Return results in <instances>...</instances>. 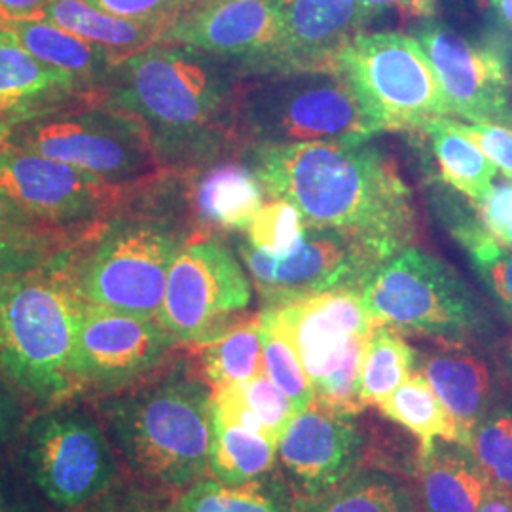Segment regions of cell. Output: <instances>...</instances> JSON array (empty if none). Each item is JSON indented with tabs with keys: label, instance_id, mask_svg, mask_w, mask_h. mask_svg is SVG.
<instances>
[{
	"label": "cell",
	"instance_id": "cell-1",
	"mask_svg": "<svg viewBox=\"0 0 512 512\" xmlns=\"http://www.w3.org/2000/svg\"><path fill=\"white\" fill-rule=\"evenodd\" d=\"M268 198L293 203L306 226L368 239L389 255L418 238L414 196L395 162L368 141L258 145L249 154Z\"/></svg>",
	"mask_w": 512,
	"mask_h": 512
},
{
	"label": "cell",
	"instance_id": "cell-2",
	"mask_svg": "<svg viewBox=\"0 0 512 512\" xmlns=\"http://www.w3.org/2000/svg\"><path fill=\"white\" fill-rule=\"evenodd\" d=\"M219 57L154 44L114 65L99 93L109 109L135 118L158 158H203L238 131L239 93Z\"/></svg>",
	"mask_w": 512,
	"mask_h": 512
},
{
	"label": "cell",
	"instance_id": "cell-3",
	"mask_svg": "<svg viewBox=\"0 0 512 512\" xmlns=\"http://www.w3.org/2000/svg\"><path fill=\"white\" fill-rule=\"evenodd\" d=\"M112 440L129 469L162 494H181L207 473L213 401L207 387L171 376L105 406Z\"/></svg>",
	"mask_w": 512,
	"mask_h": 512
},
{
	"label": "cell",
	"instance_id": "cell-4",
	"mask_svg": "<svg viewBox=\"0 0 512 512\" xmlns=\"http://www.w3.org/2000/svg\"><path fill=\"white\" fill-rule=\"evenodd\" d=\"M69 256L0 289V368L42 403L80 393L74 349L84 302L65 268Z\"/></svg>",
	"mask_w": 512,
	"mask_h": 512
},
{
	"label": "cell",
	"instance_id": "cell-5",
	"mask_svg": "<svg viewBox=\"0 0 512 512\" xmlns=\"http://www.w3.org/2000/svg\"><path fill=\"white\" fill-rule=\"evenodd\" d=\"M376 325L439 344H478L492 332L478 294L444 260L420 247L385 258L359 287Z\"/></svg>",
	"mask_w": 512,
	"mask_h": 512
},
{
	"label": "cell",
	"instance_id": "cell-6",
	"mask_svg": "<svg viewBox=\"0 0 512 512\" xmlns=\"http://www.w3.org/2000/svg\"><path fill=\"white\" fill-rule=\"evenodd\" d=\"M238 131L255 147L370 141L378 126L336 73L275 74L239 93Z\"/></svg>",
	"mask_w": 512,
	"mask_h": 512
},
{
	"label": "cell",
	"instance_id": "cell-7",
	"mask_svg": "<svg viewBox=\"0 0 512 512\" xmlns=\"http://www.w3.org/2000/svg\"><path fill=\"white\" fill-rule=\"evenodd\" d=\"M338 74L380 131H418L448 116L420 42L401 31L361 33L334 61Z\"/></svg>",
	"mask_w": 512,
	"mask_h": 512
},
{
	"label": "cell",
	"instance_id": "cell-8",
	"mask_svg": "<svg viewBox=\"0 0 512 512\" xmlns=\"http://www.w3.org/2000/svg\"><path fill=\"white\" fill-rule=\"evenodd\" d=\"M186 239L158 220H129L105 232L88 256L69 266L82 302L135 317L156 319L169 264Z\"/></svg>",
	"mask_w": 512,
	"mask_h": 512
},
{
	"label": "cell",
	"instance_id": "cell-9",
	"mask_svg": "<svg viewBox=\"0 0 512 512\" xmlns=\"http://www.w3.org/2000/svg\"><path fill=\"white\" fill-rule=\"evenodd\" d=\"M4 145L73 165L118 186L145 177L160 160L147 129L105 105L59 110L18 129Z\"/></svg>",
	"mask_w": 512,
	"mask_h": 512
},
{
	"label": "cell",
	"instance_id": "cell-10",
	"mask_svg": "<svg viewBox=\"0 0 512 512\" xmlns=\"http://www.w3.org/2000/svg\"><path fill=\"white\" fill-rule=\"evenodd\" d=\"M251 283L217 239L184 241L173 256L158 321L177 342L198 344L238 321L251 304Z\"/></svg>",
	"mask_w": 512,
	"mask_h": 512
},
{
	"label": "cell",
	"instance_id": "cell-11",
	"mask_svg": "<svg viewBox=\"0 0 512 512\" xmlns=\"http://www.w3.org/2000/svg\"><path fill=\"white\" fill-rule=\"evenodd\" d=\"M437 76L448 114L512 126V42L495 33L469 38L439 19L414 29Z\"/></svg>",
	"mask_w": 512,
	"mask_h": 512
},
{
	"label": "cell",
	"instance_id": "cell-12",
	"mask_svg": "<svg viewBox=\"0 0 512 512\" xmlns=\"http://www.w3.org/2000/svg\"><path fill=\"white\" fill-rule=\"evenodd\" d=\"M243 258L266 306H281L313 294L357 289L389 253L365 238L334 228L306 226L302 241L291 255H266L247 241Z\"/></svg>",
	"mask_w": 512,
	"mask_h": 512
},
{
	"label": "cell",
	"instance_id": "cell-13",
	"mask_svg": "<svg viewBox=\"0 0 512 512\" xmlns=\"http://www.w3.org/2000/svg\"><path fill=\"white\" fill-rule=\"evenodd\" d=\"M25 456L40 492L61 509H82L107 494L116 473L109 440L78 412L35 421Z\"/></svg>",
	"mask_w": 512,
	"mask_h": 512
},
{
	"label": "cell",
	"instance_id": "cell-14",
	"mask_svg": "<svg viewBox=\"0 0 512 512\" xmlns=\"http://www.w3.org/2000/svg\"><path fill=\"white\" fill-rule=\"evenodd\" d=\"M162 44L283 74L281 29L272 0H198L165 27Z\"/></svg>",
	"mask_w": 512,
	"mask_h": 512
},
{
	"label": "cell",
	"instance_id": "cell-15",
	"mask_svg": "<svg viewBox=\"0 0 512 512\" xmlns=\"http://www.w3.org/2000/svg\"><path fill=\"white\" fill-rule=\"evenodd\" d=\"M177 344L158 319L135 317L84 302L74 349L80 391H114L141 380Z\"/></svg>",
	"mask_w": 512,
	"mask_h": 512
},
{
	"label": "cell",
	"instance_id": "cell-16",
	"mask_svg": "<svg viewBox=\"0 0 512 512\" xmlns=\"http://www.w3.org/2000/svg\"><path fill=\"white\" fill-rule=\"evenodd\" d=\"M0 190L38 220L86 222L112 209L122 186L73 165L0 145Z\"/></svg>",
	"mask_w": 512,
	"mask_h": 512
},
{
	"label": "cell",
	"instance_id": "cell-17",
	"mask_svg": "<svg viewBox=\"0 0 512 512\" xmlns=\"http://www.w3.org/2000/svg\"><path fill=\"white\" fill-rule=\"evenodd\" d=\"M368 439L355 416L311 403L298 412L277 439V458L289 476L294 497L323 494L368 461Z\"/></svg>",
	"mask_w": 512,
	"mask_h": 512
},
{
	"label": "cell",
	"instance_id": "cell-18",
	"mask_svg": "<svg viewBox=\"0 0 512 512\" xmlns=\"http://www.w3.org/2000/svg\"><path fill=\"white\" fill-rule=\"evenodd\" d=\"M264 310L291 338L311 384L363 353L376 329L357 289L313 294Z\"/></svg>",
	"mask_w": 512,
	"mask_h": 512
},
{
	"label": "cell",
	"instance_id": "cell-19",
	"mask_svg": "<svg viewBox=\"0 0 512 512\" xmlns=\"http://www.w3.org/2000/svg\"><path fill=\"white\" fill-rule=\"evenodd\" d=\"M283 74L334 73V61L374 16L357 0H272Z\"/></svg>",
	"mask_w": 512,
	"mask_h": 512
},
{
	"label": "cell",
	"instance_id": "cell-20",
	"mask_svg": "<svg viewBox=\"0 0 512 512\" xmlns=\"http://www.w3.org/2000/svg\"><path fill=\"white\" fill-rule=\"evenodd\" d=\"M93 95L73 74L35 59L0 25V145L40 118L90 103Z\"/></svg>",
	"mask_w": 512,
	"mask_h": 512
},
{
	"label": "cell",
	"instance_id": "cell-21",
	"mask_svg": "<svg viewBox=\"0 0 512 512\" xmlns=\"http://www.w3.org/2000/svg\"><path fill=\"white\" fill-rule=\"evenodd\" d=\"M418 353L416 366L450 414L463 446H469L476 425L494 403L488 365L463 344H439Z\"/></svg>",
	"mask_w": 512,
	"mask_h": 512
},
{
	"label": "cell",
	"instance_id": "cell-22",
	"mask_svg": "<svg viewBox=\"0 0 512 512\" xmlns=\"http://www.w3.org/2000/svg\"><path fill=\"white\" fill-rule=\"evenodd\" d=\"M421 512H476L490 478L469 446L435 439L418 448Z\"/></svg>",
	"mask_w": 512,
	"mask_h": 512
},
{
	"label": "cell",
	"instance_id": "cell-23",
	"mask_svg": "<svg viewBox=\"0 0 512 512\" xmlns=\"http://www.w3.org/2000/svg\"><path fill=\"white\" fill-rule=\"evenodd\" d=\"M38 61L73 74L90 92L99 95L118 59L99 44L76 37L46 19L2 23Z\"/></svg>",
	"mask_w": 512,
	"mask_h": 512
},
{
	"label": "cell",
	"instance_id": "cell-24",
	"mask_svg": "<svg viewBox=\"0 0 512 512\" xmlns=\"http://www.w3.org/2000/svg\"><path fill=\"white\" fill-rule=\"evenodd\" d=\"M90 40L109 50L118 61L143 52L154 44H162L167 23H147L110 16L88 4L86 0H50L40 18Z\"/></svg>",
	"mask_w": 512,
	"mask_h": 512
},
{
	"label": "cell",
	"instance_id": "cell-25",
	"mask_svg": "<svg viewBox=\"0 0 512 512\" xmlns=\"http://www.w3.org/2000/svg\"><path fill=\"white\" fill-rule=\"evenodd\" d=\"M264 196V188L249 165L217 164L196 179L192 203L205 224L245 232Z\"/></svg>",
	"mask_w": 512,
	"mask_h": 512
},
{
	"label": "cell",
	"instance_id": "cell-26",
	"mask_svg": "<svg viewBox=\"0 0 512 512\" xmlns=\"http://www.w3.org/2000/svg\"><path fill=\"white\" fill-rule=\"evenodd\" d=\"M211 401L213 420L241 425L275 442L298 414L293 401L266 376L264 370L245 382L213 389Z\"/></svg>",
	"mask_w": 512,
	"mask_h": 512
},
{
	"label": "cell",
	"instance_id": "cell-27",
	"mask_svg": "<svg viewBox=\"0 0 512 512\" xmlns=\"http://www.w3.org/2000/svg\"><path fill=\"white\" fill-rule=\"evenodd\" d=\"M414 133L427 143L440 183L473 203L480 202L490 192L495 181V165L446 116L427 122Z\"/></svg>",
	"mask_w": 512,
	"mask_h": 512
},
{
	"label": "cell",
	"instance_id": "cell-28",
	"mask_svg": "<svg viewBox=\"0 0 512 512\" xmlns=\"http://www.w3.org/2000/svg\"><path fill=\"white\" fill-rule=\"evenodd\" d=\"M294 512H421L420 499L403 478L359 471L323 494L293 497Z\"/></svg>",
	"mask_w": 512,
	"mask_h": 512
},
{
	"label": "cell",
	"instance_id": "cell-29",
	"mask_svg": "<svg viewBox=\"0 0 512 512\" xmlns=\"http://www.w3.org/2000/svg\"><path fill=\"white\" fill-rule=\"evenodd\" d=\"M442 205V219L450 234L467 251L476 275L494 298L499 311L512 323V249L503 245L480 224L473 213L452 207L448 198L437 200Z\"/></svg>",
	"mask_w": 512,
	"mask_h": 512
},
{
	"label": "cell",
	"instance_id": "cell-30",
	"mask_svg": "<svg viewBox=\"0 0 512 512\" xmlns=\"http://www.w3.org/2000/svg\"><path fill=\"white\" fill-rule=\"evenodd\" d=\"M192 346L211 389L245 382L264 370L258 315L238 319L215 336Z\"/></svg>",
	"mask_w": 512,
	"mask_h": 512
},
{
	"label": "cell",
	"instance_id": "cell-31",
	"mask_svg": "<svg viewBox=\"0 0 512 512\" xmlns=\"http://www.w3.org/2000/svg\"><path fill=\"white\" fill-rule=\"evenodd\" d=\"M277 459V442L262 433L213 420L207 471L224 484H241L268 475Z\"/></svg>",
	"mask_w": 512,
	"mask_h": 512
},
{
	"label": "cell",
	"instance_id": "cell-32",
	"mask_svg": "<svg viewBox=\"0 0 512 512\" xmlns=\"http://www.w3.org/2000/svg\"><path fill=\"white\" fill-rule=\"evenodd\" d=\"M173 512H294L293 497L274 480L256 478L241 484H224L202 478L188 486L173 503Z\"/></svg>",
	"mask_w": 512,
	"mask_h": 512
},
{
	"label": "cell",
	"instance_id": "cell-33",
	"mask_svg": "<svg viewBox=\"0 0 512 512\" xmlns=\"http://www.w3.org/2000/svg\"><path fill=\"white\" fill-rule=\"evenodd\" d=\"M418 351L403 334L385 325H376L366 340L359 370V399L366 406H378L399 385L416 372Z\"/></svg>",
	"mask_w": 512,
	"mask_h": 512
},
{
	"label": "cell",
	"instance_id": "cell-34",
	"mask_svg": "<svg viewBox=\"0 0 512 512\" xmlns=\"http://www.w3.org/2000/svg\"><path fill=\"white\" fill-rule=\"evenodd\" d=\"M385 418L395 421L408 433L420 440V446H427L435 439L459 442L458 427L429 382L414 372L403 385H399L385 401L378 404Z\"/></svg>",
	"mask_w": 512,
	"mask_h": 512
},
{
	"label": "cell",
	"instance_id": "cell-35",
	"mask_svg": "<svg viewBox=\"0 0 512 512\" xmlns=\"http://www.w3.org/2000/svg\"><path fill=\"white\" fill-rule=\"evenodd\" d=\"M260 342H262V366L266 376L274 382L291 401L298 412L313 403V385L302 366L287 332L277 325L268 310L258 315Z\"/></svg>",
	"mask_w": 512,
	"mask_h": 512
},
{
	"label": "cell",
	"instance_id": "cell-36",
	"mask_svg": "<svg viewBox=\"0 0 512 512\" xmlns=\"http://www.w3.org/2000/svg\"><path fill=\"white\" fill-rule=\"evenodd\" d=\"M71 249V238L55 228L44 230H0V289L31 274Z\"/></svg>",
	"mask_w": 512,
	"mask_h": 512
},
{
	"label": "cell",
	"instance_id": "cell-37",
	"mask_svg": "<svg viewBox=\"0 0 512 512\" xmlns=\"http://www.w3.org/2000/svg\"><path fill=\"white\" fill-rule=\"evenodd\" d=\"M469 450L490 482L512 495V410L492 406L476 425Z\"/></svg>",
	"mask_w": 512,
	"mask_h": 512
},
{
	"label": "cell",
	"instance_id": "cell-38",
	"mask_svg": "<svg viewBox=\"0 0 512 512\" xmlns=\"http://www.w3.org/2000/svg\"><path fill=\"white\" fill-rule=\"evenodd\" d=\"M304 230V217L293 203L272 198V202L262 203L245 232L247 243L256 251L281 258L298 247Z\"/></svg>",
	"mask_w": 512,
	"mask_h": 512
},
{
	"label": "cell",
	"instance_id": "cell-39",
	"mask_svg": "<svg viewBox=\"0 0 512 512\" xmlns=\"http://www.w3.org/2000/svg\"><path fill=\"white\" fill-rule=\"evenodd\" d=\"M93 8L110 16L147 21V23H171L198 0H86Z\"/></svg>",
	"mask_w": 512,
	"mask_h": 512
},
{
	"label": "cell",
	"instance_id": "cell-40",
	"mask_svg": "<svg viewBox=\"0 0 512 512\" xmlns=\"http://www.w3.org/2000/svg\"><path fill=\"white\" fill-rule=\"evenodd\" d=\"M450 122L461 135L471 139L484 152V156L503 171V175L512 177V126L490 122Z\"/></svg>",
	"mask_w": 512,
	"mask_h": 512
},
{
	"label": "cell",
	"instance_id": "cell-41",
	"mask_svg": "<svg viewBox=\"0 0 512 512\" xmlns=\"http://www.w3.org/2000/svg\"><path fill=\"white\" fill-rule=\"evenodd\" d=\"M473 207L480 224L497 241H503L512 228V177L494 181L490 192Z\"/></svg>",
	"mask_w": 512,
	"mask_h": 512
},
{
	"label": "cell",
	"instance_id": "cell-42",
	"mask_svg": "<svg viewBox=\"0 0 512 512\" xmlns=\"http://www.w3.org/2000/svg\"><path fill=\"white\" fill-rule=\"evenodd\" d=\"M84 512H173V505H165L156 497L137 494H116L107 492L105 497L101 495Z\"/></svg>",
	"mask_w": 512,
	"mask_h": 512
},
{
	"label": "cell",
	"instance_id": "cell-43",
	"mask_svg": "<svg viewBox=\"0 0 512 512\" xmlns=\"http://www.w3.org/2000/svg\"><path fill=\"white\" fill-rule=\"evenodd\" d=\"M357 2H361L374 18H378L380 14L389 10H395L406 21L435 18L440 4V0H357Z\"/></svg>",
	"mask_w": 512,
	"mask_h": 512
},
{
	"label": "cell",
	"instance_id": "cell-44",
	"mask_svg": "<svg viewBox=\"0 0 512 512\" xmlns=\"http://www.w3.org/2000/svg\"><path fill=\"white\" fill-rule=\"evenodd\" d=\"M44 228H55V226L38 220L18 202H14L4 190H0V230H44Z\"/></svg>",
	"mask_w": 512,
	"mask_h": 512
},
{
	"label": "cell",
	"instance_id": "cell-45",
	"mask_svg": "<svg viewBox=\"0 0 512 512\" xmlns=\"http://www.w3.org/2000/svg\"><path fill=\"white\" fill-rule=\"evenodd\" d=\"M50 0H0V25L21 19H38Z\"/></svg>",
	"mask_w": 512,
	"mask_h": 512
},
{
	"label": "cell",
	"instance_id": "cell-46",
	"mask_svg": "<svg viewBox=\"0 0 512 512\" xmlns=\"http://www.w3.org/2000/svg\"><path fill=\"white\" fill-rule=\"evenodd\" d=\"M476 512H512V495L488 482Z\"/></svg>",
	"mask_w": 512,
	"mask_h": 512
},
{
	"label": "cell",
	"instance_id": "cell-47",
	"mask_svg": "<svg viewBox=\"0 0 512 512\" xmlns=\"http://www.w3.org/2000/svg\"><path fill=\"white\" fill-rule=\"evenodd\" d=\"M495 359H497V366H499V372H501L503 380L511 385L512 389V334L505 336L503 340H499Z\"/></svg>",
	"mask_w": 512,
	"mask_h": 512
},
{
	"label": "cell",
	"instance_id": "cell-48",
	"mask_svg": "<svg viewBox=\"0 0 512 512\" xmlns=\"http://www.w3.org/2000/svg\"><path fill=\"white\" fill-rule=\"evenodd\" d=\"M488 6L494 10L497 25L512 35V0H488Z\"/></svg>",
	"mask_w": 512,
	"mask_h": 512
},
{
	"label": "cell",
	"instance_id": "cell-49",
	"mask_svg": "<svg viewBox=\"0 0 512 512\" xmlns=\"http://www.w3.org/2000/svg\"><path fill=\"white\" fill-rule=\"evenodd\" d=\"M0 512H31L23 503L0 494Z\"/></svg>",
	"mask_w": 512,
	"mask_h": 512
},
{
	"label": "cell",
	"instance_id": "cell-50",
	"mask_svg": "<svg viewBox=\"0 0 512 512\" xmlns=\"http://www.w3.org/2000/svg\"><path fill=\"white\" fill-rule=\"evenodd\" d=\"M501 243H503V245H507V247H511V249H512V228H511V230H509V234H507V236H505V239H503V241H501Z\"/></svg>",
	"mask_w": 512,
	"mask_h": 512
},
{
	"label": "cell",
	"instance_id": "cell-51",
	"mask_svg": "<svg viewBox=\"0 0 512 512\" xmlns=\"http://www.w3.org/2000/svg\"><path fill=\"white\" fill-rule=\"evenodd\" d=\"M471 2H475L478 8H486L488 6V0H471Z\"/></svg>",
	"mask_w": 512,
	"mask_h": 512
},
{
	"label": "cell",
	"instance_id": "cell-52",
	"mask_svg": "<svg viewBox=\"0 0 512 512\" xmlns=\"http://www.w3.org/2000/svg\"><path fill=\"white\" fill-rule=\"evenodd\" d=\"M0 425H2V408H0Z\"/></svg>",
	"mask_w": 512,
	"mask_h": 512
}]
</instances>
